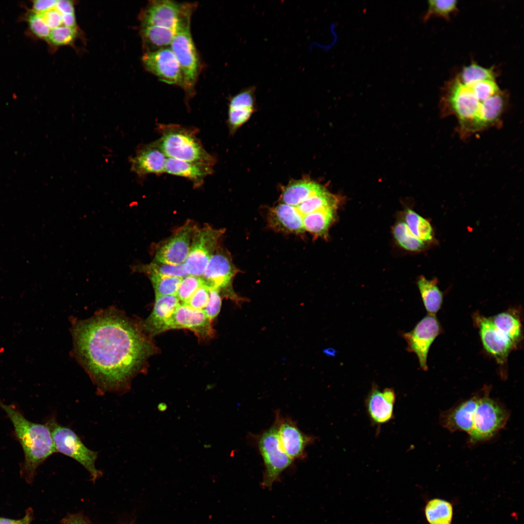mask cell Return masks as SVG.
Wrapping results in <instances>:
<instances>
[{
    "label": "cell",
    "instance_id": "6da1fadb",
    "mask_svg": "<svg viewBox=\"0 0 524 524\" xmlns=\"http://www.w3.org/2000/svg\"><path fill=\"white\" fill-rule=\"evenodd\" d=\"M73 331L78 359L104 391L125 388L153 351L137 326L113 311L79 322Z\"/></svg>",
    "mask_w": 524,
    "mask_h": 524
},
{
    "label": "cell",
    "instance_id": "7a4b0ae2",
    "mask_svg": "<svg viewBox=\"0 0 524 524\" xmlns=\"http://www.w3.org/2000/svg\"><path fill=\"white\" fill-rule=\"evenodd\" d=\"M494 69L472 63L464 66L442 87L440 105L442 115L454 116L462 138L496 125L508 104Z\"/></svg>",
    "mask_w": 524,
    "mask_h": 524
},
{
    "label": "cell",
    "instance_id": "3957f363",
    "mask_svg": "<svg viewBox=\"0 0 524 524\" xmlns=\"http://www.w3.org/2000/svg\"><path fill=\"white\" fill-rule=\"evenodd\" d=\"M0 407L13 424L14 435L23 451L21 474L27 481H32L39 466L56 452L50 429L46 423L28 420L15 405H7L0 400Z\"/></svg>",
    "mask_w": 524,
    "mask_h": 524
},
{
    "label": "cell",
    "instance_id": "277c9868",
    "mask_svg": "<svg viewBox=\"0 0 524 524\" xmlns=\"http://www.w3.org/2000/svg\"><path fill=\"white\" fill-rule=\"evenodd\" d=\"M161 136L155 141L167 158L213 165L215 159L203 147L196 131L176 124H159Z\"/></svg>",
    "mask_w": 524,
    "mask_h": 524
},
{
    "label": "cell",
    "instance_id": "5b68a950",
    "mask_svg": "<svg viewBox=\"0 0 524 524\" xmlns=\"http://www.w3.org/2000/svg\"><path fill=\"white\" fill-rule=\"evenodd\" d=\"M196 8L194 3L186 9L178 25L170 46L180 66L183 78V89L188 97L194 95L195 86L201 69L200 59L190 30L191 17Z\"/></svg>",
    "mask_w": 524,
    "mask_h": 524
},
{
    "label": "cell",
    "instance_id": "8992f818",
    "mask_svg": "<svg viewBox=\"0 0 524 524\" xmlns=\"http://www.w3.org/2000/svg\"><path fill=\"white\" fill-rule=\"evenodd\" d=\"M46 424L51 432L56 452L80 463L89 473L93 481L101 476L102 473L95 466L97 452L88 449L73 430L59 424L54 417L48 420Z\"/></svg>",
    "mask_w": 524,
    "mask_h": 524
},
{
    "label": "cell",
    "instance_id": "52a82bcc",
    "mask_svg": "<svg viewBox=\"0 0 524 524\" xmlns=\"http://www.w3.org/2000/svg\"><path fill=\"white\" fill-rule=\"evenodd\" d=\"M485 390L478 401L473 418V425L469 433L472 443L485 441L491 438L504 427L509 417L505 407L491 398Z\"/></svg>",
    "mask_w": 524,
    "mask_h": 524
},
{
    "label": "cell",
    "instance_id": "ba28073f",
    "mask_svg": "<svg viewBox=\"0 0 524 524\" xmlns=\"http://www.w3.org/2000/svg\"><path fill=\"white\" fill-rule=\"evenodd\" d=\"M256 442L264 466L262 485L270 488L281 473L292 465L294 460L281 446L275 421L258 436Z\"/></svg>",
    "mask_w": 524,
    "mask_h": 524
},
{
    "label": "cell",
    "instance_id": "9c48e42d",
    "mask_svg": "<svg viewBox=\"0 0 524 524\" xmlns=\"http://www.w3.org/2000/svg\"><path fill=\"white\" fill-rule=\"evenodd\" d=\"M224 231L206 226L195 227L188 255L184 263L189 275L201 277Z\"/></svg>",
    "mask_w": 524,
    "mask_h": 524
},
{
    "label": "cell",
    "instance_id": "30bf717a",
    "mask_svg": "<svg viewBox=\"0 0 524 524\" xmlns=\"http://www.w3.org/2000/svg\"><path fill=\"white\" fill-rule=\"evenodd\" d=\"M442 330L436 316L427 314L411 330L402 334L407 344V350L416 355L420 366L424 371L428 369L427 361L430 347Z\"/></svg>",
    "mask_w": 524,
    "mask_h": 524
},
{
    "label": "cell",
    "instance_id": "8fae6325",
    "mask_svg": "<svg viewBox=\"0 0 524 524\" xmlns=\"http://www.w3.org/2000/svg\"><path fill=\"white\" fill-rule=\"evenodd\" d=\"M142 60L145 68L161 81L183 88L182 71L170 47L146 52Z\"/></svg>",
    "mask_w": 524,
    "mask_h": 524
},
{
    "label": "cell",
    "instance_id": "7c38bea8",
    "mask_svg": "<svg viewBox=\"0 0 524 524\" xmlns=\"http://www.w3.org/2000/svg\"><path fill=\"white\" fill-rule=\"evenodd\" d=\"M189 4L169 0H151L140 15L142 27L155 26L176 30Z\"/></svg>",
    "mask_w": 524,
    "mask_h": 524
},
{
    "label": "cell",
    "instance_id": "4fadbf2b",
    "mask_svg": "<svg viewBox=\"0 0 524 524\" xmlns=\"http://www.w3.org/2000/svg\"><path fill=\"white\" fill-rule=\"evenodd\" d=\"M195 226L187 222L157 249L155 262L172 265L184 263L189 252Z\"/></svg>",
    "mask_w": 524,
    "mask_h": 524
},
{
    "label": "cell",
    "instance_id": "5bb4252c",
    "mask_svg": "<svg viewBox=\"0 0 524 524\" xmlns=\"http://www.w3.org/2000/svg\"><path fill=\"white\" fill-rule=\"evenodd\" d=\"M275 421L284 451L293 460L304 458L306 448L313 442V438L303 433L294 421L283 417L278 412L276 415Z\"/></svg>",
    "mask_w": 524,
    "mask_h": 524
},
{
    "label": "cell",
    "instance_id": "9a60e30c",
    "mask_svg": "<svg viewBox=\"0 0 524 524\" xmlns=\"http://www.w3.org/2000/svg\"><path fill=\"white\" fill-rule=\"evenodd\" d=\"M475 319L484 349L498 364L504 365L515 346L496 328L489 317L476 314Z\"/></svg>",
    "mask_w": 524,
    "mask_h": 524
},
{
    "label": "cell",
    "instance_id": "2e32d148",
    "mask_svg": "<svg viewBox=\"0 0 524 524\" xmlns=\"http://www.w3.org/2000/svg\"><path fill=\"white\" fill-rule=\"evenodd\" d=\"M212 320L203 310L193 309L180 303L170 318L166 328H185L193 331L198 338L206 339L213 336Z\"/></svg>",
    "mask_w": 524,
    "mask_h": 524
},
{
    "label": "cell",
    "instance_id": "e0dca14e",
    "mask_svg": "<svg viewBox=\"0 0 524 524\" xmlns=\"http://www.w3.org/2000/svg\"><path fill=\"white\" fill-rule=\"evenodd\" d=\"M237 272L229 254L221 248H217L201 278L210 288L221 291L222 289L231 288L232 279Z\"/></svg>",
    "mask_w": 524,
    "mask_h": 524
},
{
    "label": "cell",
    "instance_id": "ac0fdd59",
    "mask_svg": "<svg viewBox=\"0 0 524 524\" xmlns=\"http://www.w3.org/2000/svg\"><path fill=\"white\" fill-rule=\"evenodd\" d=\"M396 395L394 390L387 388L382 390L373 384L365 400L369 417L375 425L388 423L393 416Z\"/></svg>",
    "mask_w": 524,
    "mask_h": 524
},
{
    "label": "cell",
    "instance_id": "d6986e66",
    "mask_svg": "<svg viewBox=\"0 0 524 524\" xmlns=\"http://www.w3.org/2000/svg\"><path fill=\"white\" fill-rule=\"evenodd\" d=\"M167 157L155 142L140 147L130 159L131 170L139 177L164 172Z\"/></svg>",
    "mask_w": 524,
    "mask_h": 524
},
{
    "label": "cell",
    "instance_id": "ffe728a7",
    "mask_svg": "<svg viewBox=\"0 0 524 524\" xmlns=\"http://www.w3.org/2000/svg\"><path fill=\"white\" fill-rule=\"evenodd\" d=\"M481 395V393L475 395L443 412L440 418L442 426L450 431H463L469 434L473 427L475 411Z\"/></svg>",
    "mask_w": 524,
    "mask_h": 524
},
{
    "label": "cell",
    "instance_id": "44dd1931",
    "mask_svg": "<svg viewBox=\"0 0 524 524\" xmlns=\"http://www.w3.org/2000/svg\"><path fill=\"white\" fill-rule=\"evenodd\" d=\"M267 221L270 227L276 231L294 234L305 232L302 219L292 206L279 203L270 208Z\"/></svg>",
    "mask_w": 524,
    "mask_h": 524
},
{
    "label": "cell",
    "instance_id": "7402d4cb",
    "mask_svg": "<svg viewBox=\"0 0 524 524\" xmlns=\"http://www.w3.org/2000/svg\"><path fill=\"white\" fill-rule=\"evenodd\" d=\"M180 303L176 295L156 297L153 310L145 321V328L152 334L165 331L170 318Z\"/></svg>",
    "mask_w": 524,
    "mask_h": 524
},
{
    "label": "cell",
    "instance_id": "603a6c76",
    "mask_svg": "<svg viewBox=\"0 0 524 524\" xmlns=\"http://www.w3.org/2000/svg\"><path fill=\"white\" fill-rule=\"evenodd\" d=\"M213 165L167 158L164 172L182 177L192 181L194 186H199L204 179L212 174Z\"/></svg>",
    "mask_w": 524,
    "mask_h": 524
},
{
    "label": "cell",
    "instance_id": "cb8c5ba5",
    "mask_svg": "<svg viewBox=\"0 0 524 524\" xmlns=\"http://www.w3.org/2000/svg\"><path fill=\"white\" fill-rule=\"evenodd\" d=\"M256 110V103L249 96L239 93L229 102L228 124L230 133L233 134L251 117Z\"/></svg>",
    "mask_w": 524,
    "mask_h": 524
},
{
    "label": "cell",
    "instance_id": "d4e9b609",
    "mask_svg": "<svg viewBox=\"0 0 524 524\" xmlns=\"http://www.w3.org/2000/svg\"><path fill=\"white\" fill-rule=\"evenodd\" d=\"M324 188L322 185L308 179L292 181L282 187L279 203L295 206Z\"/></svg>",
    "mask_w": 524,
    "mask_h": 524
},
{
    "label": "cell",
    "instance_id": "484cf974",
    "mask_svg": "<svg viewBox=\"0 0 524 524\" xmlns=\"http://www.w3.org/2000/svg\"><path fill=\"white\" fill-rule=\"evenodd\" d=\"M427 524H453L454 504L440 497L427 499L423 508Z\"/></svg>",
    "mask_w": 524,
    "mask_h": 524
},
{
    "label": "cell",
    "instance_id": "4316f807",
    "mask_svg": "<svg viewBox=\"0 0 524 524\" xmlns=\"http://www.w3.org/2000/svg\"><path fill=\"white\" fill-rule=\"evenodd\" d=\"M337 210V208H328L306 215L302 219L305 231L314 237L327 238L330 226L335 221Z\"/></svg>",
    "mask_w": 524,
    "mask_h": 524
},
{
    "label": "cell",
    "instance_id": "83f0119b",
    "mask_svg": "<svg viewBox=\"0 0 524 524\" xmlns=\"http://www.w3.org/2000/svg\"><path fill=\"white\" fill-rule=\"evenodd\" d=\"M141 35L146 52L156 51L169 47L176 30L159 26L142 27Z\"/></svg>",
    "mask_w": 524,
    "mask_h": 524
},
{
    "label": "cell",
    "instance_id": "f1b7e54d",
    "mask_svg": "<svg viewBox=\"0 0 524 524\" xmlns=\"http://www.w3.org/2000/svg\"><path fill=\"white\" fill-rule=\"evenodd\" d=\"M490 318L496 328L516 347L522 338V325L519 317L512 311H506Z\"/></svg>",
    "mask_w": 524,
    "mask_h": 524
},
{
    "label": "cell",
    "instance_id": "f546056e",
    "mask_svg": "<svg viewBox=\"0 0 524 524\" xmlns=\"http://www.w3.org/2000/svg\"><path fill=\"white\" fill-rule=\"evenodd\" d=\"M417 284L428 314L434 315L442 307L443 294L435 280H429L424 276L419 277Z\"/></svg>",
    "mask_w": 524,
    "mask_h": 524
},
{
    "label": "cell",
    "instance_id": "4dcf8cb0",
    "mask_svg": "<svg viewBox=\"0 0 524 524\" xmlns=\"http://www.w3.org/2000/svg\"><path fill=\"white\" fill-rule=\"evenodd\" d=\"M405 221L410 231L423 242L430 241L433 238V229L430 222L411 209H407Z\"/></svg>",
    "mask_w": 524,
    "mask_h": 524
},
{
    "label": "cell",
    "instance_id": "1f68e13d",
    "mask_svg": "<svg viewBox=\"0 0 524 524\" xmlns=\"http://www.w3.org/2000/svg\"><path fill=\"white\" fill-rule=\"evenodd\" d=\"M393 235L400 246L409 251H418L425 246V243L416 237L404 222H399L393 228Z\"/></svg>",
    "mask_w": 524,
    "mask_h": 524
},
{
    "label": "cell",
    "instance_id": "d6a6232c",
    "mask_svg": "<svg viewBox=\"0 0 524 524\" xmlns=\"http://www.w3.org/2000/svg\"><path fill=\"white\" fill-rule=\"evenodd\" d=\"M458 11L457 0H430L428 1V8L423 19L426 22L431 17L438 16L449 20L451 16Z\"/></svg>",
    "mask_w": 524,
    "mask_h": 524
},
{
    "label": "cell",
    "instance_id": "836d02e7",
    "mask_svg": "<svg viewBox=\"0 0 524 524\" xmlns=\"http://www.w3.org/2000/svg\"><path fill=\"white\" fill-rule=\"evenodd\" d=\"M142 271L148 276L157 275L165 277H177L184 278L189 275L184 267V263L172 265L163 263L155 261L142 268Z\"/></svg>",
    "mask_w": 524,
    "mask_h": 524
},
{
    "label": "cell",
    "instance_id": "e575fe53",
    "mask_svg": "<svg viewBox=\"0 0 524 524\" xmlns=\"http://www.w3.org/2000/svg\"><path fill=\"white\" fill-rule=\"evenodd\" d=\"M149 278L154 289L155 297L176 295L182 278L150 275Z\"/></svg>",
    "mask_w": 524,
    "mask_h": 524
},
{
    "label": "cell",
    "instance_id": "d590c367",
    "mask_svg": "<svg viewBox=\"0 0 524 524\" xmlns=\"http://www.w3.org/2000/svg\"><path fill=\"white\" fill-rule=\"evenodd\" d=\"M204 283L201 277L189 275L183 278L176 294L180 303H185Z\"/></svg>",
    "mask_w": 524,
    "mask_h": 524
},
{
    "label": "cell",
    "instance_id": "8d00e7d4",
    "mask_svg": "<svg viewBox=\"0 0 524 524\" xmlns=\"http://www.w3.org/2000/svg\"><path fill=\"white\" fill-rule=\"evenodd\" d=\"M77 35L76 28H70L61 25L51 30L46 39L54 46H60L72 43Z\"/></svg>",
    "mask_w": 524,
    "mask_h": 524
},
{
    "label": "cell",
    "instance_id": "74e56055",
    "mask_svg": "<svg viewBox=\"0 0 524 524\" xmlns=\"http://www.w3.org/2000/svg\"><path fill=\"white\" fill-rule=\"evenodd\" d=\"M28 22L31 31L34 35L40 38H47L51 30L38 13L33 12L29 15Z\"/></svg>",
    "mask_w": 524,
    "mask_h": 524
},
{
    "label": "cell",
    "instance_id": "f35d334b",
    "mask_svg": "<svg viewBox=\"0 0 524 524\" xmlns=\"http://www.w3.org/2000/svg\"><path fill=\"white\" fill-rule=\"evenodd\" d=\"M220 292L218 289L210 288L208 302L203 310L212 320L217 316L220 311L222 299Z\"/></svg>",
    "mask_w": 524,
    "mask_h": 524
},
{
    "label": "cell",
    "instance_id": "ab89813d",
    "mask_svg": "<svg viewBox=\"0 0 524 524\" xmlns=\"http://www.w3.org/2000/svg\"><path fill=\"white\" fill-rule=\"evenodd\" d=\"M209 290L210 287L204 283L184 304L195 309L203 310L208 302Z\"/></svg>",
    "mask_w": 524,
    "mask_h": 524
},
{
    "label": "cell",
    "instance_id": "60d3db41",
    "mask_svg": "<svg viewBox=\"0 0 524 524\" xmlns=\"http://www.w3.org/2000/svg\"><path fill=\"white\" fill-rule=\"evenodd\" d=\"M37 13L50 30L62 25V16L55 8Z\"/></svg>",
    "mask_w": 524,
    "mask_h": 524
},
{
    "label": "cell",
    "instance_id": "b9f144b4",
    "mask_svg": "<svg viewBox=\"0 0 524 524\" xmlns=\"http://www.w3.org/2000/svg\"><path fill=\"white\" fill-rule=\"evenodd\" d=\"M56 0H37L33 1V12L40 13L55 8Z\"/></svg>",
    "mask_w": 524,
    "mask_h": 524
},
{
    "label": "cell",
    "instance_id": "7bdbcfd3",
    "mask_svg": "<svg viewBox=\"0 0 524 524\" xmlns=\"http://www.w3.org/2000/svg\"><path fill=\"white\" fill-rule=\"evenodd\" d=\"M54 8L62 15L74 13V4L71 0H57Z\"/></svg>",
    "mask_w": 524,
    "mask_h": 524
},
{
    "label": "cell",
    "instance_id": "ee69618b",
    "mask_svg": "<svg viewBox=\"0 0 524 524\" xmlns=\"http://www.w3.org/2000/svg\"><path fill=\"white\" fill-rule=\"evenodd\" d=\"M63 524H89L80 514H69L62 519Z\"/></svg>",
    "mask_w": 524,
    "mask_h": 524
},
{
    "label": "cell",
    "instance_id": "f6af8a7d",
    "mask_svg": "<svg viewBox=\"0 0 524 524\" xmlns=\"http://www.w3.org/2000/svg\"><path fill=\"white\" fill-rule=\"evenodd\" d=\"M32 513L28 511L25 516L19 520L0 517V524H30L32 520Z\"/></svg>",
    "mask_w": 524,
    "mask_h": 524
},
{
    "label": "cell",
    "instance_id": "bcb514c9",
    "mask_svg": "<svg viewBox=\"0 0 524 524\" xmlns=\"http://www.w3.org/2000/svg\"><path fill=\"white\" fill-rule=\"evenodd\" d=\"M62 16V25L70 28H76V21L74 13Z\"/></svg>",
    "mask_w": 524,
    "mask_h": 524
},
{
    "label": "cell",
    "instance_id": "7dc6e473",
    "mask_svg": "<svg viewBox=\"0 0 524 524\" xmlns=\"http://www.w3.org/2000/svg\"><path fill=\"white\" fill-rule=\"evenodd\" d=\"M158 410L160 412H164L167 409V406L166 403L161 402L158 404L157 406Z\"/></svg>",
    "mask_w": 524,
    "mask_h": 524
}]
</instances>
